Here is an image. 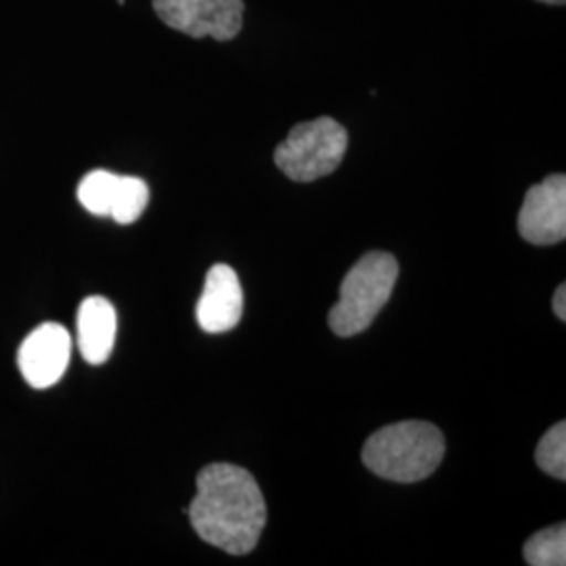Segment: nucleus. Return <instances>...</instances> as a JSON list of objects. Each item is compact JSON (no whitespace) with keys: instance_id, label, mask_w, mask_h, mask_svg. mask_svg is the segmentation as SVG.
Masks as SVG:
<instances>
[{"instance_id":"3","label":"nucleus","mask_w":566,"mask_h":566,"mask_svg":"<svg viewBox=\"0 0 566 566\" xmlns=\"http://www.w3.org/2000/svg\"><path fill=\"white\" fill-rule=\"evenodd\" d=\"M399 277V263L388 252H367L340 283V301L327 322L336 336L350 338L365 332L390 301Z\"/></svg>"},{"instance_id":"13","label":"nucleus","mask_w":566,"mask_h":566,"mask_svg":"<svg viewBox=\"0 0 566 566\" xmlns=\"http://www.w3.org/2000/svg\"><path fill=\"white\" fill-rule=\"evenodd\" d=\"M537 465L558 481H566V424L558 422L542 437L535 449Z\"/></svg>"},{"instance_id":"6","label":"nucleus","mask_w":566,"mask_h":566,"mask_svg":"<svg viewBox=\"0 0 566 566\" xmlns=\"http://www.w3.org/2000/svg\"><path fill=\"white\" fill-rule=\"evenodd\" d=\"M72 357V336L61 324L46 322L32 329L18 350L21 376L32 388L57 385Z\"/></svg>"},{"instance_id":"8","label":"nucleus","mask_w":566,"mask_h":566,"mask_svg":"<svg viewBox=\"0 0 566 566\" xmlns=\"http://www.w3.org/2000/svg\"><path fill=\"white\" fill-rule=\"evenodd\" d=\"M243 313L242 283L229 264H214L203 282L196 308L198 325L206 334H223L240 324Z\"/></svg>"},{"instance_id":"5","label":"nucleus","mask_w":566,"mask_h":566,"mask_svg":"<svg viewBox=\"0 0 566 566\" xmlns=\"http://www.w3.org/2000/svg\"><path fill=\"white\" fill-rule=\"evenodd\" d=\"M158 18L191 39L233 41L243 25V0H154Z\"/></svg>"},{"instance_id":"11","label":"nucleus","mask_w":566,"mask_h":566,"mask_svg":"<svg viewBox=\"0 0 566 566\" xmlns=\"http://www.w3.org/2000/svg\"><path fill=\"white\" fill-rule=\"evenodd\" d=\"M118 179L109 170H91L78 185V202L95 217H109Z\"/></svg>"},{"instance_id":"16","label":"nucleus","mask_w":566,"mask_h":566,"mask_svg":"<svg viewBox=\"0 0 566 566\" xmlns=\"http://www.w3.org/2000/svg\"><path fill=\"white\" fill-rule=\"evenodd\" d=\"M118 2H120V4H124V2H126V0H118Z\"/></svg>"},{"instance_id":"9","label":"nucleus","mask_w":566,"mask_h":566,"mask_svg":"<svg viewBox=\"0 0 566 566\" xmlns=\"http://www.w3.org/2000/svg\"><path fill=\"white\" fill-rule=\"evenodd\" d=\"M76 329L84 361L91 365L105 364L114 350L118 332V315L114 304L103 296L84 298L78 308Z\"/></svg>"},{"instance_id":"12","label":"nucleus","mask_w":566,"mask_h":566,"mask_svg":"<svg viewBox=\"0 0 566 566\" xmlns=\"http://www.w3.org/2000/svg\"><path fill=\"white\" fill-rule=\"evenodd\" d=\"M149 203V187L139 177H120L114 203L109 210V219L116 223H135Z\"/></svg>"},{"instance_id":"14","label":"nucleus","mask_w":566,"mask_h":566,"mask_svg":"<svg viewBox=\"0 0 566 566\" xmlns=\"http://www.w3.org/2000/svg\"><path fill=\"white\" fill-rule=\"evenodd\" d=\"M554 315L565 322L566 319V287L565 285H558L556 294H554Z\"/></svg>"},{"instance_id":"1","label":"nucleus","mask_w":566,"mask_h":566,"mask_svg":"<svg viewBox=\"0 0 566 566\" xmlns=\"http://www.w3.org/2000/svg\"><path fill=\"white\" fill-rule=\"evenodd\" d=\"M187 514L206 544L243 556L259 546L266 525V502L245 468L219 462L200 470L198 493Z\"/></svg>"},{"instance_id":"4","label":"nucleus","mask_w":566,"mask_h":566,"mask_svg":"<svg viewBox=\"0 0 566 566\" xmlns=\"http://www.w3.org/2000/svg\"><path fill=\"white\" fill-rule=\"evenodd\" d=\"M348 133L340 122L322 116L296 124L275 149V164L290 181L313 182L332 175L344 160Z\"/></svg>"},{"instance_id":"2","label":"nucleus","mask_w":566,"mask_h":566,"mask_svg":"<svg viewBox=\"0 0 566 566\" xmlns=\"http://www.w3.org/2000/svg\"><path fill=\"white\" fill-rule=\"evenodd\" d=\"M443 455V432L420 420L380 428L365 441L361 453L367 470L392 483L424 481L441 465Z\"/></svg>"},{"instance_id":"15","label":"nucleus","mask_w":566,"mask_h":566,"mask_svg":"<svg viewBox=\"0 0 566 566\" xmlns=\"http://www.w3.org/2000/svg\"><path fill=\"white\" fill-rule=\"evenodd\" d=\"M539 2H546V4H565V0H539Z\"/></svg>"},{"instance_id":"10","label":"nucleus","mask_w":566,"mask_h":566,"mask_svg":"<svg viewBox=\"0 0 566 566\" xmlns=\"http://www.w3.org/2000/svg\"><path fill=\"white\" fill-rule=\"evenodd\" d=\"M526 565L531 566H565L566 565V526H549L533 537H528L525 544Z\"/></svg>"},{"instance_id":"7","label":"nucleus","mask_w":566,"mask_h":566,"mask_svg":"<svg viewBox=\"0 0 566 566\" xmlns=\"http://www.w3.org/2000/svg\"><path fill=\"white\" fill-rule=\"evenodd\" d=\"M523 240L535 245H554L566 238V177L552 175L533 185L518 214Z\"/></svg>"}]
</instances>
